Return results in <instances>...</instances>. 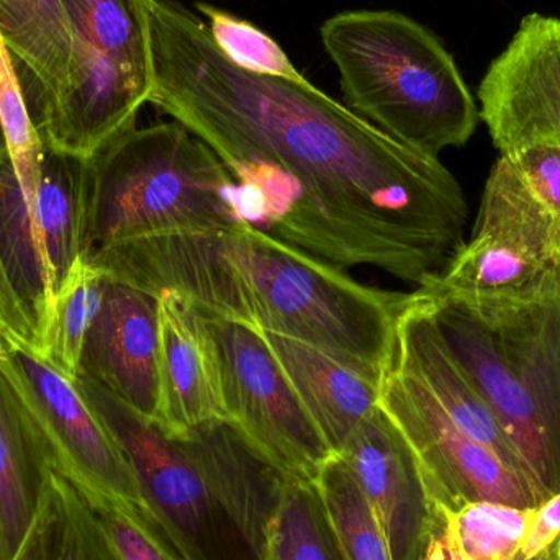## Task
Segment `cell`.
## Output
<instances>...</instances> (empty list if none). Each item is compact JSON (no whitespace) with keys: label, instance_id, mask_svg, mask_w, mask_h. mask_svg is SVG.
<instances>
[{"label":"cell","instance_id":"cell-1","mask_svg":"<svg viewBox=\"0 0 560 560\" xmlns=\"http://www.w3.org/2000/svg\"><path fill=\"white\" fill-rule=\"evenodd\" d=\"M150 104L189 128L262 215V232L338 268L372 266L418 289L466 245L467 202L440 158L398 143L296 79L230 61L176 0H147Z\"/></svg>","mask_w":560,"mask_h":560},{"label":"cell","instance_id":"cell-2","mask_svg":"<svg viewBox=\"0 0 560 560\" xmlns=\"http://www.w3.org/2000/svg\"><path fill=\"white\" fill-rule=\"evenodd\" d=\"M108 279L200 312L308 342L384 384L397 329L417 300L349 278L342 268L249 225L154 236L85 255Z\"/></svg>","mask_w":560,"mask_h":560},{"label":"cell","instance_id":"cell-3","mask_svg":"<svg viewBox=\"0 0 560 560\" xmlns=\"http://www.w3.org/2000/svg\"><path fill=\"white\" fill-rule=\"evenodd\" d=\"M127 459L143 505L189 560H266L289 476L229 420L173 434L78 378Z\"/></svg>","mask_w":560,"mask_h":560},{"label":"cell","instance_id":"cell-4","mask_svg":"<svg viewBox=\"0 0 560 560\" xmlns=\"http://www.w3.org/2000/svg\"><path fill=\"white\" fill-rule=\"evenodd\" d=\"M345 105L398 143L440 156L476 133L479 107L453 55L395 10H346L319 28Z\"/></svg>","mask_w":560,"mask_h":560},{"label":"cell","instance_id":"cell-5","mask_svg":"<svg viewBox=\"0 0 560 560\" xmlns=\"http://www.w3.org/2000/svg\"><path fill=\"white\" fill-rule=\"evenodd\" d=\"M424 293L441 335L546 502L560 492V293L525 305Z\"/></svg>","mask_w":560,"mask_h":560},{"label":"cell","instance_id":"cell-6","mask_svg":"<svg viewBox=\"0 0 560 560\" xmlns=\"http://www.w3.org/2000/svg\"><path fill=\"white\" fill-rule=\"evenodd\" d=\"M85 255L154 236L245 225L238 183L179 121L125 131L88 160Z\"/></svg>","mask_w":560,"mask_h":560},{"label":"cell","instance_id":"cell-7","mask_svg":"<svg viewBox=\"0 0 560 560\" xmlns=\"http://www.w3.org/2000/svg\"><path fill=\"white\" fill-rule=\"evenodd\" d=\"M72 33L65 91L33 124L56 153L91 160L150 104L153 89L147 0H62Z\"/></svg>","mask_w":560,"mask_h":560},{"label":"cell","instance_id":"cell-8","mask_svg":"<svg viewBox=\"0 0 560 560\" xmlns=\"http://www.w3.org/2000/svg\"><path fill=\"white\" fill-rule=\"evenodd\" d=\"M420 290L476 305H525L559 295L560 220L509 158L500 156L487 179L470 242Z\"/></svg>","mask_w":560,"mask_h":560},{"label":"cell","instance_id":"cell-9","mask_svg":"<svg viewBox=\"0 0 560 560\" xmlns=\"http://www.w3.org/2000/svg\"><path fill=\"white\" fill-rule=\"evenodd\" d=\"M196 312L215 346L226 420L283 474L316 480L332 451L293 390L265 332Z\"/></svg>","mask_w":560,"mask_h":560},{"label":"cell","instance_id":"cell-10","mask_svg":"<svg viewBox=\"0 0 560 560\" xmlns=\"http://www.w3.org/2000/svg\"><path fill=\"white\" fill-rule=\"evenodd\" d=\"M381 405L413 447L434 505L446 512L469 502L523 510L541 505L529 480L456 427L413 375L392 369L382 384Z\"/></svg>","mask_w":560,"mask_h":560},{"label":"cell","instance_id":"cell-11","mask_svg":"<svg viewBox=\"0 0 560 560\" xmlns=\"http://www.w3.org/2000/svg\"><path fill=\"white\" fill-rule=\"evenodd\" d=\"M0 371L61 472L88 492L143 505L127 459L78 378L25 346L2 355Z\"/></svg>","mask_w":560,"mask_h":560},{"label":"cell","instance_id":"cell-12","mask_svg":"<svg viewBox=\"0 0 560 560\" xmlns=\"http://www.w3.org/2000/svg\"><path fill=\"white\" fill-rule=\"evenodd\" d=\"M477 97L500 153L560 144V19L526 15L490 62Z\"/></svg>","mask_w":560,"mask_h":560},{"label":"cell","instance_id":"cell-13","mask_svg":"<svg viewBox=\"0 0 560 560\" xmlns=\"http://www.w3.org/2000/svg\"><path fill=\"white\" fill-rule=\"evenodd\" d=\"M375 510L392 560H420L440 522L413 447L378 404L336 451Z\"/></svg>","mask_w":560,"mask_h":560},{"label":"cell","instance_id":"cell-14","mask_svg":"<svg viewBox=\"0 0 560 560\" xmlns=\"http://www.w3.org/2000/svg\"><path fill=\"white\" fill-rule=\"evenodd\" d=\"M78 378L95 382L128 407L158 420L160 299L107 278L101 310L82 348Z\"/></svg>","mask_w":560,"mask_h":560},{"label":"cell","instance_id":"cell-15","mask_svg":"<svg viewBox=\"0 0 560 560\" xmlns=\"http://www.w3.org/2000/svg\"><path fill=\"white\" fill-rule=\"evenodd\" d=\"M417 290L398 323L394 368L417 377L456 427L526 477L515 446L441 335L430 296Z\"/></svg>","mask_w":560,"mask_h":560},{"label":"cell","instance_id":"cell-16","mask_svg":"<svg viewBox=\"0 0 560 560\" xmlns=\"http://www.w3.org/2000/svg\"><path fill=\"white\" fill-rule=\"evenodd\" d=\"M160 299V421L183 434L199 424L226 420L215 346L199 313L173 292Z\"/></svg>","mask_w":560,"mask_h":560},{"label":"cell","instance_id":"cell-17","mask_svg":"<svg viewBox=\"0 0 560 560\" xmlns=\"http://www.w3.org/2000/svg\"><path fill=\"white\" fill-rule=\"evenodd\" d=\"M262 332L329 450H341L352 431L381 404L382 385L308 342Z\"/></svg>","mask_w":560,"mask_h":560},{"label":"cell","instance_id":"cell-18","mask_svg":"<svg viewBox=\"0 0 560 560\" xmlns=\"http://www.w3.org/2000/svg\"><path fill=\"white\" fill-rule=\"evenodd\" d=\"M0 38L22 81L30 115L68 85L72 33L62 0H0Z\"/></svg>","mask_w":560,"mask_h":560},{"label":"cell","instance_id":"cell-19","mask_svg":"<svg viewBox=\"0 0 560 560\" xmlns=\"http://www.w3.org/2000/svg\"><path fill=\"white\" fill-rule=\"evenodd\" d=\"M52 460L10 382L0 371V560L25 538Z\"/></svg>","mask_w":560,"mask_h":560},{"label":"cell","instance_id":"cell-20","mask_svg":"<svg viewBox=\"0 0 560 560\" xmlns=\"http://www.w3.org/2000/svg\"><path fill=\"white\" fill-rule=\"evenodd\" d=\"M88 194V160L45 147L33 217L48 262L52 300L85 256Z\"/></svg>","mask_w":560,"mask_h":560},{"label":"cell","instance_id":"cell-21","mask_svg":"<svg viewBox=\"0 0 560 560\" xmlns=\"http://www.w3.org/2000/svg\"><path fill=\"white\" fill-rule=\"evenodd\" d=\"M0 262L42 355L52 292L42 240L9 154L0 158Z\"/></svg>","mask_w":560,"mask_h":560},{"label":"cell","instance_id":"cell-22","mask_svg":"<svg viewBox=\"0 0 560 560\" xmlns=\"http://www.w3.org/2000/svg\"><path fill=\"white\" fill-rule=\"evenodd\" d=\"M10 560H121L81 487L49 467L35 518Z\"/></svg>","mask_w":560,"mask_h":560},{"label":"cell","instance_id":"cell-23","mask_svg":"<svg viewBox=\"0 0 560 560\" xmlns=\"http://www.w3.org/2000/svg\"><path fill=\"white\" fill-rule=\"evenodd\" d=\"M266 560H346L315 480H287Z\"/></svg>","mask_w":560,"mask_h":560},{"label":"cell","instance_id":"cell-24","mask_svg":"<svg viewBox=\"0 0 560 560\" xmlns=\"http://www.w3.org/2000/svg\"><path fill=\"white\" fill-rule=\"evenodd\" d=\"M315 482L346 560H392L375 510L338 454L326 460Z\"/></svg>","mask_w":560,"mask_h":560},{"label":"cell","instance_id":"cell-25","mask_svg":"<svg viewBox=\"0 0 560 560\" xmlns=\"http://www.w3.org/2000/svg\"><path fill=\"white\" fill-rule=\"evenodd\" d=\"M105 282L104 272L84 256L52 300L42 358L68 377L78 378L82 348L101 310Z\"/></svg>","mask_w":560,"mask_h":560},{"label":"cell","instance_id":"cell-26","mask_svg":"<svg viewBox=\"0 0 560 560\" xmlns=\"http://www.w3.org/2000/svg\"><path fill=\"white\" fill-rule=\"evenodd\" d=\"M441 512L464 560H513L518 556L536 509L469 502L454 512L443 509Z\"/></svg>","mask_w":560,"mask_h":560},{"label":"cell","instance_id":"cell-27","mask_svg":"<svg viewBox=\"0 0 560 560\" xmlns=\"http://www.w3.org/2000/svg\"><path fill=\"white\" fill-rule=\"evenodd\" d=\"M82 492L121 560H189L147 506L84 489Z\"/></svg>","mask_w":560,"mask_h":560},{"label":"cell","instance_id":"cell-28","mask_svg":"<svg viewBox=\"0 0 560 560\" xmlns=\"http://www.w3.org/2000/svg\"><path fill=\"white\" fill-rule=\"evenodd\" d=\"M0 118L5 131L10 161L33 213L45 143L33 124L22 81L2 38H0Z\"/></svg>","mask_w":560,"mask_h":560},{"label":"cell","instance_id":"cell-29","mask_svg":"<svg viewBox=\"0 0 560 560\" xmlns=\"http://www.w3.org/2000/svg\"><path fill=\"white\" fill-rule=\"evenodd\" d=\"M196 9L206 16L207 28L220 51L240 68L256 74L302 78L282 46L248 20L210 3L197 2Z\"/></svg>","mask_w":560,"mask_h":560},{"label":"cell","instance_id":"cell-30","mask_svg":"<svg viewBox=\"0 0 560 560\" xmlns=\"http://www.w3.org/2000/svg\"><path fill=\"white\" fill-rule=\"evenodd\" d=\"M502 156L509 158L536 199L560 220V144H532Z\"/></svg>","mask_w":560,"mask_h":560},{"label":"cell","instance_id":"cell-31","mask_svg":"<svg viewBox=\"0 0 560 560\" xmlns=\"http://www.w3.org/2000/svg\"><path fill=\"white\" fill-rule=\"evenodd\" d=\"M560 542V492L549 497L536 509L532 525L520 546V556L526 560L539 558Z\"/></svg>","mask_w":560,"mask_h":560},{"label":"cell","instance_id":"cell-32","mask_svg":"<svg viewBox=\"0 0 560 560\" xmlns=\"http://www.w3.org/2000/svg\"><path fill=\"white\" fill-rule=\"evenodd\" d=\"M0 313H2L5 322L9 323L10 328L13 329V332L19 336L20 341L26 348L36 352L35 336H33L32 328H30L28 322H26L19 302H16L15 293H13L12 287H10L9 280H7L2 262H0Z\"/></svg>","mask_w":560,"mask_h":560},{"label":"cell","instance_id":"cell-33","mask_svg":"<svg viewBox=\"0 0 560 560\" xmlns=\"http://www.w3.org/2000/svg\"><path fill=\"white\" fill-rule=\"evenodd\" d=\"M440 509V506H438ZM420 560H464L463 556L457 551L454 546L453 538H451L450 529L446 526L443 512L440 509V522L436 528L431 533L430 541L424 548L423 556Z\"/></svg>","mask_w":560,"mask_h":560},{"label":"cell","instance_id":"cell-34","mask_svg":"<svg viewBox=\"0 0 560 560\" xmlns=\"http://www.w3.org/2000/svg\"><path fill=\"white\" fill-rule=\"evenodd\" d=\"M19 346L25 345L20 341L19 336L13 332V329L10 328L9 323L5 322L2 313H0V358L5 355L7 352L12 351V349L19 348Z\"/></svg>","mask_w":560,"mask_h":560},{"label":"cell","instance_id":"cell-35","mask_svg":"<svg viewBox=\"0 0 560 560\" xmlns=\"http://www.w3.org/2000/svg\"><path fill=\"white\" fill-rule=\"evenodd\" d=\"M9 154V148H7L5 131H3L2 118H0V158Z\"/></svg>","mask_w":560,"mask_h":560}]
</instances>
